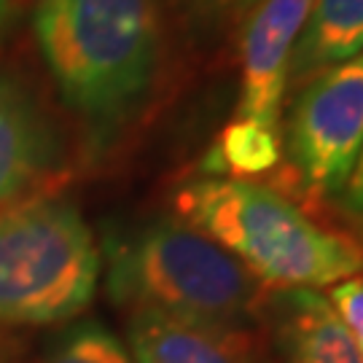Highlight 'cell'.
I'll list each match as a JSON object with an SVG mask.
<instances>
[{"mask_svg": "<svg viewBox=\"0 0 363 363\" xmlns=\"http://www.w3.org/2000/svg\"><path fill=\"white\" fill-rule=\"evenodd\" d=\"M178 220L245 267L264 288H328L363 274V242L328 229L286 194L242 178H199L175 194Z\"/></svg>", "mask_w": 363, "mask_h": 363, "instance_id": "cell-1", "label": "cell"}, {"mask_svg": "<svg viewBox=\"0 0 363 363\" xmlns=\"http://www.w3.org/2000/svg\"><path fill=\"white\" fill-rule=\"evenodd\" d=\"M35 40L67 108L100 132L140 108L162 52L159 0H38Z\"/></svg>", "mask_w": 363, "mask_h": 363, "instance_id": "cell-2", "label": "cell"}, {"mask_svg": "<svg viewBox=\"0 0 363 363\" xmlns=\"http://www.w3.org/2000/svg\"><path fill=\"white\" fill-rule=\"evenodd\" d=\"M108 294L135 310L242 328L264 291L232 253L183 220H154L105 245Z\"/></svg>", "mask_w": 363, "mask_h": 363, "instance_id": "cell-3", "label": "cell"}, {"mask_svg": "<svg viewBox=\"0 0 363 363\" xmlns=\"http://www.w3.org/2000/svg\"><path fill=\"white\" fill-rule=\"evenodd\" d=\"M103 253L65 199H16L0 208V325L73 320L100 286Z\"/></svg>", "mask_w": 363, "mask_h": 363, "instance_id": "cell-4", "label": "cell"}, {"mask_svg": "<svg viewBox=\"0 0 363 363\" xmlns=\"http://www.w3.org/2000/svg\"><path fill=\"white\" fill-rule=\"evenodd\" d=\"M283 140V159L310 194H345L363 151V54L307 81Z\"/></svg>", "mask_w": 363, "mask_h": 363, "instance_id": "cell-5", "label": "cell"}, {"mask_svg": "<svg viewBox=\"0 0 363 363\" xmlns=\"http://www.w3.org/2000/svg\"><path fill=\"white\" fill-rule=\"evenodd\" d=\"M315 0H261L242 33V86L237 118L280 132L288 67Z\"/></svg>", "mask_w": 363, "mask_h": 363, "instance_id": "cell-6", "label": "cell"}, {"mask_svg": "<svg viewBox=\"0 0 363 363\" xmlns=\"http://www.w3.org/2000/svg\"><path fill=\"white\" fill-rule=\"evenodd\" d=\"M127 334L135 363H259L242 328H218L154 310H135Z\"/></svg>", "mask_w": 363, "mask_h": 363, "instance_id": "cell-7", "label": "cell"}, {"mask_svg": "<svg viewBox=\"0 0 363 363\" xmlns=\"http://www.w3.org/2000/svg\"><path fill=\"white\" fill-rule=\"evenodd\" d=\"M272 312L274 337L286 363H363L347 325L320 291H277Z\"/></svg>", "mask_w": 363, "mask_h": 363, "instance_id": "cell-8", "label": "cell"}, {"mask_svg": "<svg viewBox=\"0 0 363 363\" xmlns=\"http://www.w3.org/2000/svg\"><path fill=\"white\" fill-rule=\"evenodd\" d=\"M52 154V130L38 105L11 78L0 76V208L38 181Z\"/></svg>", "mask_w": 363, "mask_h": 363, "instance_id": "cell-9", "label": "cell"}, {"mask_svg": "<svg viewBox=\"0 0 363 363\" xmlns=\"http://www.w3.org/2000/svg\"><path fill=\"white\" fill-rule=\"evenodd\" d=\"M363 54V0H315L288 67L291 81H310Z\"/></svg>", "mask_w": 363, "mask_h": 363, "instance_id": "cell-10", "label": "cell"}, {"mask_svg": "<svg viewBox=\"0 0 363 363\" xmlns=\"http://www.w3.org/2000/svg\"><path fill=\"white\" fill-rule=\"evenodd\" d=\"M280 162H283L280 132L264 130L245 118H234L232 124L220 132L218 143L205 162V169L216 172V178L250 181L253 175L272 172Z\"/></svg>", "mask_w": 363, "mask_h": 363, "instance_id": "cell-11", "label": "cell"}, {"mask_svg": "<svg viewBox=\"0 0 363 363\" xmlns=\"http://www.w3.org/2000/svg\"><path fill=\"white\" fill-rule=\"evenodd\" d=\"M43 363H135V358L105 325L89 320L70 328Z\"/></svg>", "mask_w": 363, "mask_h": 363, "instance_id": "cell-12", "label": "cell"}, {"mask_svg": "<svg viewBox=\"0 0 363 363\" xmlns=\"http://www.w3.org/2000/svg\"><path fill=\"white\" fill-rule=\"evenodd\" d=\"M328 301L339 312L342 323L347 325L358 350L363 352V277H350L345 283H337L328 294Z\"/></svg>", "mask_w": 363, "mask_h": 363, "instance_id": "cell-13", "label": "cell"}, {"mask_svg": "<svg viewBox=\"0 0 363 363\" xmlns=\"http://www.w3.org/2000/svg\"><path fill=\"white\" fill-rule=\"evenodd\" d=\"M345 199H347V208H350L352 216L363 218V151H361V156H358V164L352 169L350 181H347Z\"/></svg>", "mask_w": 363, "mask_h": 363, "instance_id": "cell-14", "label": "cell"}, {"mask_svg": "<svg viewBox=\"0 0 363 363\" xmlns=\"http://www.w3.org/2000/svg\"><path fill=\"white\" fill-rule=\"evenodd\" d=\"M213 11H245V9H256L261 0H202Z\"/></svg>", "mask_w": 363, "mask_h": 363, "instance_id": "cell-15", "label": "cell"}, {"mask_svg": "<svg viewBox=\"0 0 363 363\" xmlns=\"http://www.w3.org/2000/svg\"><path fill=\"white\" fill-rule=\"evenodd\" d=\"M11 19H13V3L11 0H0V38L11 27Z\"/></svg>", "mask_w": 363, "mask_h": 363, "instance_id": "cell-16", "label": "cell"}, {"mask_svg": "<svg viewBox=\"0 0 363 363\" xmlns=\"http://www.w3.org/2000/svg\"><path fill=\"white\" fill-rule=\"evenodd\" d=\"M0 363H3V345H0Z\"/></svg>", "mask_w": 363, "mask_h": 363, "instance_id": "cell-17", "label": "cell"}]
</instances>
